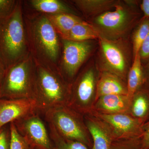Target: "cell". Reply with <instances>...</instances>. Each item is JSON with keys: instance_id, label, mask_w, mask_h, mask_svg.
<instances>
[{"instance_id": "cell-20", "label": "cell", "mask_w": 149, "mask_h": 149, "mask_svg": "<svg viewBox=\"0 0 149 149\" xmlns=\"http://www.w3.org/2000/svg\"><path fill=\"white\" fill-rule=\"evenodd\" d=\"M144 84L143 66L140 54H137L133 59L127 77L128 96L130 98Z\"/></svg>"}, {"instance_id": "cell-9", "label": "cell", "mask_w": 149, "mask_h": 149, "mask_svg": "<svg viewBox=\"0 0 149 149\" xmlns=\"http://www.w3.org/2000/svg\"><path fill=\"white\" fill-rule=\"evenodd\" d=\"M60 72L71 84L96 48L94 40L76 42L61 39Z\"/></svg>"}, {"instance_id": "cell-25", "label": "cell", "mask_w": 149, "mask_h": 149, "mask_svg": "<svg viewBox=\"0 0 149 149\" xmlns=\"http://www.w3.org/2000/svg\"><path fill=\"white\" fill-rule=\"evenodd\" d=\"M141 138L115 140L112 143L110 149H141Z\"/></svg>"}, {"instance_id": "cell-30", "label": "cell", "mask_w": 149, "mask_h": 149, "mask_svg": "<svg viewBox=\"0 0 149 149\" xmlns=\"http://www.w3.org/2000/svg\"><path fill=\"white\" fill-rule=\"evenodd\" d=\"M139 7L143 14V16L149 18V0L140 1Z\"/></svg>"}, {"instance_id": "cell-24", "label": "cell", "mask_w": 149, "mask_h": 149, "mask_svg": "<svg viewBox=\"0 0 149 149\" xmlns=\"http://www.w3.org/2000/svg\"><path fill=\"white\" fill-rule=\"evenodd\" d=\"M10 140L9 149H29L24 138L19 133L13 122L10 123Z\"/></svg>"}, {"instance_id": "cell-10", "label": "cell", "mask_w": 149, "mask_h": 149, "mask_svg": "<svg viewBox=\"0 0 149 149\" xmlns=\"http://www.w3.org/2000/svg\"><path fill=\"white\" fill-rule=\"evenodd\" d=\"M29 149H53L49 129L36 112L13 122Z\"/></svg>"}, {"instance_id": "cell-27", "label": "cell", "mask_w": 149, "mask_h": 149, "mask_svg": "<svg viewBox=\"0 0 149 149\" xmlns=\"http://www.w3.org/2000/svg\"><path fill=\"white\" fill-rule=\"evenodd\" d=\"M10 140V124L0 128V149H9Z\"/></svg>"}, {"instance_id": "cell-22", "label": "cell", "mask_w": 149, "mask_h": 149, "mask_svg": "<svg viewBox=\"0 0 149 149\" xmlns=\"http://www.w3.org/2000/svg\"><path fill=\"white\" fill-rule=\"evenodd\" d=\"M149 32V18L143 16L130 35L133 58L139 53L141 46Z\"/></svg>"}, {"instance_id": "cell-7", "label": "cell", "mask_w": 149, "mask_h": 149, "mask_svg": "<svg viewBox=\"0 0 149 149\" xmlns=\"http://www.w3.org/2000/svg\"><path fill=\"white\" fill-rule=\"evenodd\" d=\"M42 115L46 122L62 137L83 143L92 149L93 140L83 115L68 106L51 109Z\"/></svg>"}, {"instance_id": "cell-26", "label": "cell", "mask_w": 149, "mask_h": 149, "mask_svg": "<svg viewBox=\"0 0 149 149\" xmlns=\"http://www.w3.org/2000/svg\"><path fill=\"white\" fill-rule=\"evenodd\" d=\"M16 0H0V20L9 16L16 6Z\"/></svg>"}, {"instance_id": "cell-4", "label": "cell", "mask_w": 149, "mask_h": 149, "mask_svg": "<svg viewBox=\"0 0 149 149\" xmlns=\"http://www.w3.org/2000/svg\"><path fill=\"white\" fill-rule=\"evenodd\" d=\"M70 87L59 71L36 65L34 99L36 112L42 115L51 109L68 105Z\"/></svg>"}, {"instance_id": "cell-2", "label": "cell", "mask_w": 149, "mask_h": 149, "mask_svg": "<svg viewBox=\"0 0 149 149\" xmlns=\"http://www.w3.org/2000/svg\"><path fill=\"white\" fill-rule=\"evenodd\" d=\"M139 1H120L114 9L87 20L100 35L109 40L129 38L143 17Z\"/></svg>"}, {"instance_id": "cell-32", "label": "cell", "mask_w": 149, "mask_h": 149, "mask_svg": "<svg viewBox=\"0 0 149 149\" xmlns=\"http://www.w3.org/2000/svg\"><path fill=\"white\" fill-rule=\"evenodd\" d=\"M143 66L144 85L149 88V61Z\"/></svg>"}, {"instance_id": "cell-1", "label": "cell", "mask_w": 149, "mask_h": 149, "mask_svg": "<svg viewBox=\"0 0 149 149\" xmlns=\"http://www.w3.org/2000/svg\"><path fill=\"white\" fill-rule=\"evenodd\" d=\"M23 13L29 54L35 63L60 72L61 38L46 15Z\"/></svg>"}, {"instance_id": "cell-28", "label": "cell", "mask_w": 149, "mask_h": 149, "mask_svg": "<svg viewBox=\"0 0 149 149\" xmlns=\"http://www.w3.org/2000/svg\"><path fill=\"white\" fill-rule=\"evenodd\" d=\"M139 54L143 65L149 61V32L139 51Z\"/></svg>"}, {"instance_id": "cell-19", "label": "cell", "mask_w": 149, "mask_h": 149, "mask_svg": "<svg viewBox=\"0 0 149 149\" xmlns=\"http://www.w3.org/2000/svg\"><path fill=\"white\" fill-rule=\"evenodd\" d=\"M47 15L61 39L66 37L75 24L84 20L79 15L71 14L59 13Z\"/></svg>"}, {"instance_id": "cell-17", "label": "cell", "mask_w": 149, "mask_h": 149, "mask_svg": "<svg viewBox=\"0 0 149 149\" xmlns=\"http://www.w3.org/2000/svg\"><path fill=\"white\" fill-rule=\"evenodd\" d=\"M119 0H73L69 2L80 11L87 20L114 9Z\"/></svg>"}, {"instance_id": "cell-13", "label": "cell", "mask_w": 149, "mask_h": 149, "mask_svg": "<svg viewBox=\"0 0 149 149\" xmlns=\"http://www.w3.org/2000/svg\"><path fill=\"white\" fill-rule=\"evenodd\" d=\"M84 118L93 140L92 149H110L115 139L109 125L92 113L85 115Z\"/></svg>"}, {"instance_id": "cell-23", "label": "cell", "mask_w": 149, "mask_h": 149, "mask_svg": "<svg viewBox=\"0 0 149 149\" xmlns=\"http://www.w3.org/2000/svg\"><path fill=\"white\" fill-rule=\"evenodd\" d=\"M47 124L50 136L53 143V149H90L83 143L65 139L59 134L52 125Z\"/></svg>"}, {"instance_id": "cell-12", "label": "cell", "mask_w": 149, "mask_h": 149, "mask_svg": "<svg viewBox=\"0 0 149 149\" xmlns=\"http://www.w3.org/2000/svg\"><path fill=\"white\" fill-rule=\"evenodd\" d=\"M36 112L33 99H0V128Z\"/></svg>"}, {"instance_id": "cell-5", "label": "cell", "mask_w": 149, "mask_h": 149, "mask_svg": "<svg viewBox=\"0 0 149 149\" xmlns=\"http://www.w3.org/2000/svg\"><path fill=\"white\" fill-rule=\"evenodd\" d=\"M98 40L99 49L95 63L100 72H109L127 81L133 59L130 40H112L100 37Z\"/></svg>"}, {"instance_id": "cell-6", "label": "cell", "mask_w": 149, "mask_h": 149, "mask_svg": "<svg viewBox=\"0 0 149 149\" xmlns=\"http://www.w3.org/2000/svg\"><path fill=\"white\" fill-rule=\"evenodd\" d=\"M36 73V63L30 54L6 69L1 99L34 100Z\"/></svg>"}, {"instance_id": "cell-18", "label": "cell", "mask_w": 149, "mask_h": 149, "mask_svg": "<svg viewBox=\"0 0 149 149\" xmlns=\"http://www.w3.org/2000/svg\"><path fill=\"white\" fill-rule=\"evenodd\" d=\"M130 99L128 113L145 124L149 121V88L143 85Z\"/></svg>"}, {"instance_id": "cell-21", "label": "cell", "mask_w": 149, "mask_h": 149, "mask_svg": "<svg viewBox=\"0 0 149 149\" xmlns=\"http://www.w3.org/2000/svg\"><path fill=\"white\" fill-rule=\"evenodd\" d=\"M100 37L98 33L93 25L83 20L75 24L66 37L62 39L83 42L98 40Z\"/></svg>"}, {"instance_id": "cell-14", "label": "cell", "mask_w": 149, "mask_h": 149, "mask_svg": "<svg viewBox=\"0 0 149 149\" xmlns=\"http://www.w3.org/2000/svg\"><path fill=\"white\" fill-rule=\"evenodd\" d=\"M23 10L46 15L68 13L78 15V13L65 2L60 0L22 1Z\"/></svg>"}, {"instance_id": "cell-8", "label": "cell", "mask_w": 149, "mask_h": 149, "mask_svg": "<svg viewBox=\"0 0 149 149\" xmlns=\"http://www.w3.org/2000/svg\"><path fill=\"white\" fill-rule=\"evenodd\" d=\"M100 74L95 62L83 66L71 84L68 106L84 116L91 113L97 100Z\"/></svg>"}, {"instance_id": "cell-29", "label": "cell", "mask_w": 149, "mask_h": 149, "mask_svg": "<svg viewBox=\"0 0 149 149\" xmlns=\"http://www.w3.org/2000/svg\"><path fill=\"white\" fill-rule=\"evenodd\" d=\"M141 149H149V121L143 125L141 138Z\"/></svg>"}, {"instance_id": "cell-11", "label": "cell", "mask_w": 149, "mask_h": 149, "mask_svg": "<svg viewBox=\"0 0 149 149\" xmlns=\"http://www.w3.org/2000/svg\"><path fill=\"white\" fill-rule=\"evenodd\" d=\"M92 113L106 123L114 135L115 140L141 138L143 124L129 113L107 114L92 112Z\"/></svg>"}, {"instance_id": "cell-15", "label": "cell", "mask_w": 149, "mask_h": 149, "mask_svg": "<svg viewBox=\"0 0 149 149\" xmlns=\"http://www.w3.org/2000/svg\"><path fill=\"white\" fill-rule=\"evenodd\" d=\"M130 104V99L126 95L102 96L97 99L92 112L107 114L128 113Z\"/></svg>"}, {"instance_id": "cell-16", "label": "cell", "mask_w": 149, "mask_h": 149, "mask_svg": "<svg viewBox=\"0 0 149 149\" xmlns=\"http://www.w3.org/2000/svg\"><path fill=\"white\" fill-rule=\"evenodd\" d=\"M110 95H128L127 81L109 72H100L97 87V99L101 96Z\"/></svg>"}, {"instance_id": "cell-31", "label": "cell", "mask_w": 149, "mask_h": 149, "mask_svg": "<svg viewBox=\"0 0 149 149\" xmlns=\"http://www.w3.org/2000/svg\"><path fill=\"white\" fill-rule=\"evenodd\" d=\"M6 68L2 60L0 57V99H1V95L3 81L4 76Z\"/></svg>"}, {"instance_id": "cell-3", "label": "cell", "mask_w": 149, "mask_h": 149, "mask_svg": "<svg viewBox=\"0 0 149 149\" xmlns=\"http://www.w3.org/2000/svg\"><path fill=\"white\" fill-rule=\"evenodd\" d=\"M29 54L22 1H17L12 13L0 20V57L6 69Z\"/></svg>"}]
</instances>
